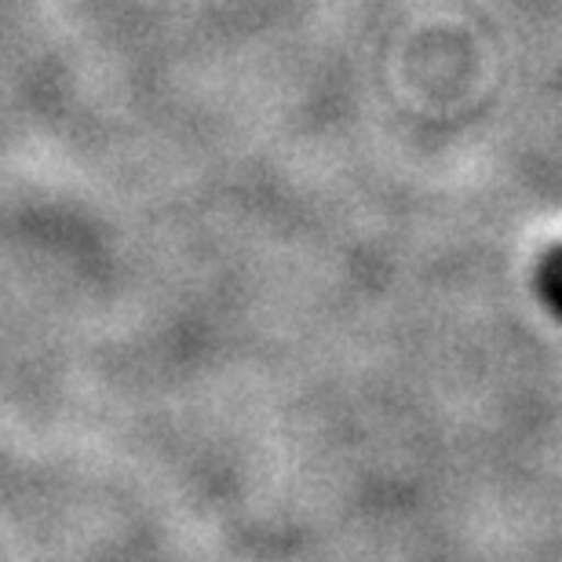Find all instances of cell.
<instances>
[{"mask_svg":"<svg viewBox=\"0 0 562 562\" xmlns=\"http://www.w3.org/2000/svg\"><path fill=\"white\" fill-rule=\"evenodd\" d=\"M537 285H541V296H544V303L552 307L559 318H562V274H555V271H537Z\"/></svg>","mask_w":562,"mask_h":562,"instance_id":"6da1fadb","label":"cell"},{"mask_svg":"<svg viewBox=\"0 0 562 562\" xmlns=\"http://www.w3.org/2000/svg\"><path fill=\"white\" fill-rule=\"evenodd\" d=\"M541 267H544V271H555V274H562V245H559V249H552V252L544 256Z\"/></svg>","mask_w":562,"mask_h":562,"instance_id":"7a4b0ae2","label":"cell"}]
</instances>
